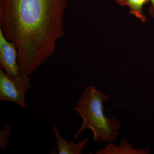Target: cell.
Segmentation results:
<instances>
[{"label":"cell","instance_id":"1","mask_svg":"<svg viewBox=\"0 0 154 154\" xmlns=\"http://www.w3.org/2000/svg\"><path fill=\"white\" fill-rule=\"evenodd\" d=\"M69 0H0V28L17 47L18 63L28 76L55 52L64 36Z\"/></svg>","mask_w":154,"mask_h":154},{"label":"cell","instance_id":"2","mask_svg":"<svg viewBox=\"0 0 154 154\" xmlns=\"http://www.w3.org/2000/svg\"><path fill=\"white\" fill-rule=\"evenodd\" d=\"M109 99V96L92 86H88L83 91L76 106L72 107L83 119L82 124L74 135L75 140L86 130L90 129L96 143L116 141L121 123L115 117L105 116L103 111V103Z\"/></svg>","mask_w":154,"mask_h":154},{"label":"cell","instance_id":"3","mask_svg":"<svg viewBox=\"0 0 154 154\" xmlns=\"http://www.w3.org/2000/svg\"><path fill=\"white\" fill-rule=\"evenodd\" d=\"M0 66L1 69L18 84L24 94L31 89L29 77L23 72L18 63L17 47L6 39L0 28Z\"/></svg>","mask_w":154,"mask_h":154},{"label":"cell","instance_id":"4","mask_svg":"<svg viewBox=\"0 0 154 154\" xmlns=\"http://www.w3.org/2000/svg\"><path fill=\"white\" fill-rule=\"evenodd\" d=\"M25 95L18 84L0 69V100L14 102L27 109Z\"/></svg>","mask_w":154,"mask_h":154},{"label":"cell","instance_id":"5","mask_svg":"<svg viewBox=\"0 0 154 154\" xmlns=\"http://www.w3.org/2000/svg\"><path fill=\"white\" fill-rule=\"evenodd\" d=\"M53 132L57 141L56 148L59 154H82V150L85 148L86 145L88 143V139L86 138L84 140L76 144L73 141L71 142H68L66 139H63L61 135L57 126L54 125L52 128Z\"/></svg>","mask_w":154,"mask_h":154},{"label":"cell","instance_id":"6","mask_svg":"<svg viewBox=\"0 0 154 154\" xmlns=\"http://www.w3.org/2000/svg\"><path fill=\"white\" fill-rule=\"evenodd\" d=\"M149 149H135L129 141L123 139L119 146H115L114 143L107 144L104 149H99L96 152V154H149Z\"/></svg>","mask_w":154,"mask_h":154},{"label":"cell","instance_id":"7","mask_svg":"<svg viewBox=\"0 0 154 154\" xmlns=\"http://www.w3.org/2000/svg\"><path fill=\"white\" fill-rule=\"evenodd\" d=\"M116 4L122 6H128L130 13L142 22H146V16L143 11L144 5L149 0H115Z\"/></svg>","mask_w":154,"mask_h":154},{"label":"cell","instance_id":"8","mask_svg":"<svg viewBox=\"0 0 154 154\" xmlns=\"http://www.w3.org/2000/svg\"><path fill=\"white\" fill-rule=\"evenodd\" d=\"M12 126L9 123H6L2 130L0 131V147L2 150L5 149L8 144Z\"/></svg>","mask_w":154,"mask_h":154},{"label":"cell","instance_id":"9","mask_svg":"<svg viewBox=\"0 0 154 154\" xmlns=\"http://www.w3.org/2000/svg\"><path fill=\"white\" fill-rule=\"evenodd\" d=\"M151 3L149 8V13L153 18H154V0H150Z\"/></svg>","mask_w":154,"mask_h":154}]
</instances>
